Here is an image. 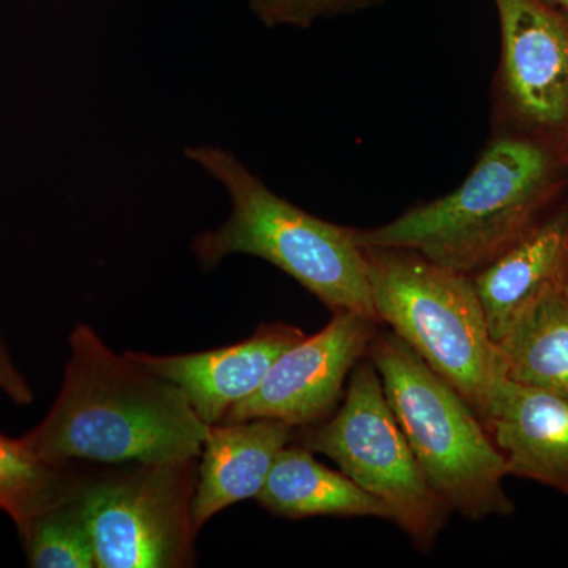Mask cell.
Instances as JSON below:
<instances>
[{
	"mask_svg": "<svg viewBox=\"0 0 568 568\" xmlns=\"http://www.w3.org/2000/svg\"><path fill=\"white\" fill-rule=\"evenodd\" d=\"M500 61L491 129L568 151V17L547 0H495Z\"/></svg>",
	"mask_w": 568,
	"mask_h": 568,
	"instance_id": "8",
	"label": "cell"
},
{
	"mask_svg": "<svg viewBox=\"0 0 568 568\" xmlns=\"http://www.w3.org/2000/svg\"><path fill=\"white\" fill-rule=\"evenodd\" d=\"M257 503L268 514L302 519L312 517L390 519V508L358 487L346 474L328 469L313 452L297 443L276 455Z\"/></svg>",
	"mask_w": 568,
	"mask_h": 568,
	"instance_id": "14",
	"label": "cell"
},
{
	"mask_svg": "<svg viewBox=\"0 0 568 568\" xmlns=\"http://www.w3.org/2000/svg\"><path fill=\"white\" fill-rule=\"evenodd\" d=\"M377 0H248L250 9L267 28L306 29L321 18L364 9Z\"/></svg>",
	"mask_w": 568,
	"mask_h": 568,
	"instance_id": "18",
	"label": "cell"
},
{
	"mask_svg": "<svg viewBox=\"0 0 568 568\" xmlns=\"http://www.w3.org/2000/svg\"><path fill=\"white\" fill-rule=\"evenodd\" d=\"M185 156L222 183L233 205L222 226L194 235L192 250L203 271L231 254H252L293 276L332 313L353 312L379 323L354 227L327 222L278 196L233 152L197 145L186 148Z\"/></svg>",
	"mask_w": 568,
	"mask_h": 568,
	"instance_id": "3",
	"label": "cell"
},
{
	"mask_svg": "<svg viewBox=\"0 0 568 568\" xmlns=\"http://www.w3.org/2000/svg\"><path fill=\"white\" fill-rule=\"evenodd\" d=\"M88 473L82 463L43 462L21 437L0 435V510L13 519L20 537L44 511L77 495Z\"/></svg>",
	"mask_w": 568,
	"mask_h": 568,
	"instance_id": "16",
	"label": "cell"
},
{
	"mask_svg": "<svg viewBox=\"0 0 568 568\" xmlns=\"http://www.w3.org/2000/svg\"><path fill=\"white\" fill-rule=\"evenodd\" d=\"M377 331L372 317L335 312L323 331L287 347L260 388L223 422L276 418L297 429L321 424L334 413L347 376L366 357Z\"/></svg>",
	"mask_w": 568,
	"mask_h": 568,
	"instance_id": "9",
	"label": "cell"
},
{
	"mask_svg": "<svg viewBox=\"0 0 568 568\" xmlns=\"http://www.w3.org/2000/svg\"><path fill=\"white\" fill-rule=\"evenodd\" d=\"M294 443L334 459L390 508L392 521L418 551H432L452 510L422 473L368 357L354 366L342 407L321 424L298 428Z\"/></svg>",
	"mask_w": 568,
	"mask_h": 568,
	"instance_id": "6",
	"label": "cell"
},
{
	"mask_svg": "<svg viewBox=\"0 0 568 568\" xmlns=\"http://www.w3.org/2000/svg\"><path fill=\"white\" fill-rule=\"evenodd\" d=\"M207 432L181 388L80 324L54 405L21 440L52 465L114 466L200 457Z\"/></svg>",
	"mask_w": 568,
	"mask_h": 568,
	"instance_id": "1",
	"label": "cell"
},
{
	"mask_svg": "<svg viewBox=\"0 0 568 568\" xmlns=\"http://www.w3.org/2000/svg\"><path fill=\"white\" fill-rule=\"evenodd\" d=\"M507 476L568 495V402L507 379L484 420Z\"/></svg>",
	"mask_w": 568,
	"mask_h": 568,
	"instance_id": "11",
	"label": "cell"
},
{
	"mask_svg": "<svg viewBox=\"0 0 568 568\" xmlns=\"http://www.w3.org/2000/svg\"><path fill=\"white\" fill-rule=\"evenodd\" d=\"M547 2L552 3V6L556 7V9H559L562 11V13H566L568 17V0H547Z\"/></svg>",
	"mask_w": 568,
	"mask_h": 568,
	"instance_id": "20",
	"label": "cell"
},
{
	"mask_svg": "<svg viewBox=\"0 0 568 568\" xmlns=\"http://www.w3.org/2000/svg\"><path fill=\"white\" fill-rule=\"evenodd\" d=\"M305 332L287 323H263L235 345L181 355L126 354L155 375L175 384L205 424H222L239 403L260 388L276 358Z\"/></svg>",
	"mask_w": 568,
	"mask_h": 568,
	"instance_id": "10",
	"label": "cell"
},
{
	"mask_svg": "<svg viewBox=\"0 0 568 568\" xmlns=\"http://www.w3.org/2000/svg\"><path fill=\"white\" fill-rule=\"evenodd\" d=\"M496 343L507 379L568 402V284L526 305Z\"/></svg>",
	"mask_w": 568,
	"mask_h": 568,
	"instance_id": "15",
	"label": "cell"
},
{
	"mask_svg": "<svg viewBox=\"0 0 568 568\" xmlns=\"http://www.w3.org/2000/svg\"><path fill=\"white\" fill-rule=\"evenodd\" d=\"M366 357L422 473L448 508L473 521L514 514L503 455L458 390L392 331H377Z\"/></svg>",
	"mask_w": 568,
	"mask_h": 568,
	"instance_id": "5",
	"label": "cell"
},
{
	"mask_svg": "<svg viewBox=\"0 0 568 568\" xmlns=\"http://www.w3.org/2000/svg\"><path fill=\"white\" fill-rule=\"evenodd\" d=\"M470 276L497 342L526 305L568 284V192L528 233Z\"/></svg>",
	"mask_w": 568,
	"mask_h": 568,
	"instance_id": "13",
	"label": "cell"
},
{
	"mask_svg": "<svg viewBox=\"0 0 568 568\" xmlns=\"http://www.w3.org/2000/svg\"><path fill=\"white\" fill-rule=\"evenodd\" d=\"M362 248L379 323L458 390L484 422L507 373L473 276L414 250Z\"/></svg>",
	"mask_w": 568,
	"mask_h": 568,
	"instance_id": "4",
	"label": "cell"
},
{
	"mask_svg": "<svg viewBox=\"0 0 568 568\" xmlns=\"http://www.w3.org/2000/svg\"><path fill=\"white\" fill-rule=\"evenodd\" d=\"M200 457L89 470L80 488L97 568L196 566Z\"/></svg>",
	"mask_w": 568,
	"mask_h": 568,
	"instance_id": "7",
	"label": "cell"
},
{
	"mask_svg": "<svg viewBox=\"0 0 568 568\" xmlns=\"http://www.w3.org/2000/svg\"><path fill=\"white\" fill-rule=\"evenodd\" d=\"M29 566L95 568V549L80 491L44 511L21 536Z\"/></svg>",
	"mask_w": 568,
	"mask_h": 568,
	"instance_id": "17",
	"label": "cell"
},
{
	"mask_svg": "<svg viewBox=\"0 0 568 568\" xmlns=\"http://www.w3.org/2000/svg\"><path fill=\"white\" fill-rule=\"evenodd\" d=\"M0 388L6 392L11 402L17 405H31L33 394L28 381L21 375L20 369L11 361L9 349L0 334Z\"/></svg>",
	"mask_w": 568,
	"mask_h": 568,
	"instance_id": "19",
	"label": "cell"
},
{
	"mask_svg": "<svg viewBox=\"0 0 568 568\" xmlns=\"http://www.w3.org/2000/svg\"><path fill=\"white\" fill-rule=\"evenodd\" d=\"M568 192V151L525 134L493 130L458 189L373 230L361 246L414 250L474 275L528 233Z\"/></svg>",
	"mask_w": 568,
	"mask_h": 568,
	"instance_id": "2",
	"label": "cell"
},
{
	"mask_svg": "<svg viewBox=\"0 0 568 568\" xmlns=\"http://www.w3.org/2000/svg\"><path fill=\"white\" fill-rule=\"evenodd\" d=\"M297 428L276 418H252L209 425L193 499L197 534L224 508L256 499L276 455L293 443Z\"/></svg>",
	"mask_w": 568,
	"mask_h": 568,
	"instance_id": "12",
	"label": "cell"
}]
</instances>
